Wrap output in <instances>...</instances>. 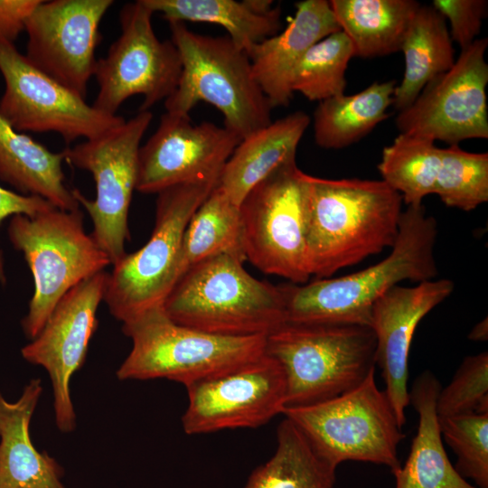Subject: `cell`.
<instances>
[{"instance_id":"obj_37","label":"cell","mask_w":488,"mask_h":488,"mask_svg":"<svg viewBox=\"0 0 488 488\" xmlns=\"http://www.w3.org/2000/svg\"><path fill=\"white\" fill-rule=\"evenodd\" d=\"M54 206L42 197L14 192L0 185V224L10 216L32 217ZM5 265L0 252V282L5 284Z\"/></svg>"},{"instance_id":"obj_33","label":"cell","mask_w":488,"mask_h":488,"mask_svg":"<svg viewBox=\"0 0 488 488\" xmlns=\"http://www.w3.org/2000/svg\"><path fill=\"white\" fill-rule=\"evenodd\" d=\"M434 193L447 207L465 211L488 201V154L470 153L458 145L441 148Z\"/></svg>"},{"instance_id":"obj_30","label":"cell","mask_w":488,"mask_h":488,"mask_svg":"<svg viewBox=\"0 0 488 488\" xmlns=\"http://www.w3.org/2000/svg\"><path fill=\"white\" fill-rule=\"evenodd\" d=\"M277 441L274 455L251 473L243 488H333L336 468L286 418L277 427Z\"/></svg>"},{"instance_id":"obj_15","label":"cell","mask_w":488,"mask_h":488,"mask_svg":"<svg viewBox=\"0 0 488 488\" xmlns=\"http://www.w3.org/2000/svg\"><path fill=\"white\" fill-rule=\"evenodd\" d=\"M185 387L182 425L187 435L258 427L281 414L286 403L283 369L266 353Z\"/></svg>"},{"instance_id":"obj_20","label":"cell","mask_w":488,"mask_h":488,"mask_svg":"<svg viewBox=\"0 0 488 488\" xmlns=\"http://www.w3.org/2000/svg\"><path fill=\"white\" fill-rule=\"evenodd\" d=\"M338 31L329 1L304 0L296 4V14L284 31L250 49L253 76L272 108L288 106L297 63L314 43Z\"/></svg>"},{"instance_id":"obj_5","label":"cell","mask_w":488,"mask_h":488,"mask_svg":"<svg viewBox=\"0 0 488 488\" xmlns=\"http://www.w3.org/2000/svg\"><path fill=\"white\" fill-rule=\"evenodd\" d=\"M171 41L180 54L182 72L164 100L166 112L189 116L203 101L223 116L224 127L241 140L272 122L273 108L256 81L248 53L228 36H207L184 23H169Z\"/></svg>"},{"instance_id":"obj_14","label":"cell","mask_w":488,"mask_h":488,"mask_svg":"<svg viewBox=\"0 0 488 488\" xmlns=\"http://www.w3.org/2000/svg\"><path fill=\"white\" fill-rule=\"evenodd\" d=\"M487 38L476 39L462 50L449 70L427 83L413 103L399 112V131L449 145L487 138Z\"/></svg>"},{"instance_id":"obj_18","label":"cell","mask_w":488,"mask_h":488,"mask_svg":"<svg viewBox=\"0 0 488 488\" xmlns=\"http://www.w3.org/2000/svg\"><path fill=\"white\" fill-rule=\"evenodd\" d=\"M240 141L224 127L211 122L194 125L189 116L165 112L139 148L136 190L157 194L179 184L219 183Z\"/></svg>"},{"instance_id":"obj_22","label":"cell","mask_w":488,"mask_h":488,"mask_svg":"<svg viewBox=\"0 0 488 488\" xmlns=\"http://www.w3.org/2000/svg\"><path fill=\"white\" fill-rule=\"evenodd\" d=\"M309 124L307 114L296 111L243 138L226 162L218 187L240 206L255 186L296 162L298 144Z\"/></svg>"},{"instance_id":"obj_17","label":"cell","mask_w":488,"mask_h":488,"mask_svg":"<svg viewBox=\"0 0 488 488\" xmlns=\"http://www.w3.org/2000/svg\"><path fill=\"white\" fill-rule=\"evenodd\" d=\"M108 275L101 271L67 292L37 336L21 351L25 361L43 367L49 373L55 422L62 433L76 427L70 379L84 364L90 339L98 328L97 311L104 297Z\"/></svg>"},{"instance_id":"obj_12","label":"cell","mask_w":488,"mask_h":488,"mask_svg":"<svg viewBox=\"0 0 488 488\" xmlns=\"http://www.w3.org/2000/svg\"><path fill=\"white\" fill-rule=\"evenodd\" d=\"M153 14L142 0L121 8L120 35L96 64L99 91L92 106L98 110L117 115L127 99L142 95L138 111H149L175 90L182 72L180 54L171 40L156 36Z\"/></svg>"},{"instance_id":"obj_10","label":"cell","mask_w":488,"mask_h":488,"mask_svg":"<svg viewBox=\"0 0 488 488\" xmlns=\"http://www.w3.org/2000/svg\"><path fill=\"white\" fill-rule=\"evenodd\" d=\"M152 119L150 111H138L101 136L62 151L65 162L89 172L93 177V200L78 189H72V193L91 218V235L111 265L127 253L125 243L129 239L128 212L136 186L138 153Z\"/></svg>"},{"instance_id":"obj_29","label":"cell","mask_w":488,"mask_h":488,"mask_svg":"<svg viewBox=\"0 0 488 488\" xmlns=\"http://www.w3.org/2000/svg\"><path fill=\"white\" fill-rule=\"evenodd\" d=\"M222 255L242 262L247 260L240 206L217 185L187 225L182 245L180 275L203 260Z\"/></svg>"},{"instance_id":"obj_19","label":"cell","mask_w":488,"mask_h":488,"mask_svg":"<svg viewBox=\"0 0 488 488\" xmlns=\"http://www.w3.org/2000/svg\"><path fill=\"white\" fill-rule=\"evenodd\" d=\"M453 281L432 279L415 286H396L373 305L370 326L377 343L376 365L381 371L385 392L401 427L409 404L408 354L419 322L454 291Z\"/></svg>"},{"instance_id":"obj_3","label":"cell","mask_w":488,"mask_h":488,"mask_svg":"<svg viewBox=\"0 0 488 488\" xmlns=\"http://www.w3.org/2000/svg\"><path fill=\"white\" fill-rule=\"evenodd\" d=\"M230 256H217L189 268L163 305L176 324L211 334L267 335L286 323L278 286L260 281Z\"/></svg>"},{"instance_id":"obj_1","label":"cell","mask_w":488,"mask_h":488,"mask_svg":"<svg viewBox=\"0 0 488 488\" xmlns=\"http://www.w3.org/2000/svg\"><path fill=\"white\" fill-rule=\"evenodd\" d=\"M437 224L422 204L402 211L391 252L352 274L305 284L279 285L286 323L357 324L370 326L374 304L401 281L434 279Z\"/></svg>"},{"instance_id":"obj_25","label":"cell","mask_w":488,"mask_h":488,"mask_svg":"<svg viewBox=\"0 0 488 488\" xmlns=\"http://www.w3.org/2000/svg\"><path fill=\"white\" fill-rule=\"evenodd\" d=\"M168 23L202 22L223 27L228 37L247 53L278 33L281 9L270 0H142Z\"/></svg>"},{"instance_id":"obj_2","label":"cell","mask_w":488,"mask_h":488,"mask_svg":"<svg viewBox=\"0 0 488 488\" xmlns=\"http://www.w3.org/2000/svg\"><path fill=\"white\" fill-rule=\"evenodd\" d=\"M306 267L310 277L336 271L391 248L402 197L382 180L308 176Z\"/></svg>"},{"instance_id":"obj_21","label":"cell","mask_w":488,"mask_h":488,"mask_svg":"<svg viewBox=\"0 0 488 488\" xmlns=\"http://www.w3.org/2000/svg\"><path fill=\"white\" fill-rule=\"evenodd\" d=\"M42 392V380L33 379L15 402L0 392V488H65L62 468L30 437L32 417Z\"/></svg>"},{"instance_id":"obj_32","label":"cell","mask_w":488,"mask_h":488,"mask_svg":"<svg viewBox=\"0 0 488 488\" xmlns=\"http://www.w3.org/2000/svg\"><path fill=\"white\" fill-rule=\"evenodd\" d=\"M354 57L346 34L338 31L314 43L297 63L291 80L293 92L323 101L344 94L345 71Z\"/></svg>"},{"instance_id":"obj_34","label":"cell","mask_w":488,"mask_h":488,"mask_svg":"<svg viewBox=\"0 0 488 488\" xmlns=\"http://www.w3.org/2000/svg\"><path fill=\"white\" fill-rule=\"evenodd\" d=\"M438 423L457 457L455 470L477 488H488V413L438 417Z\"/></svg>"},{"instance_id":"obj_7","label":"cell","mask_w":488,"mask_h":488,"mask_svg":"<svg viewBox=\"0 0 488 488\" xmlns=\"http://www.w3.org/2000/svg\"><path fill=\"white\" fill-rule=\"evenodd\" d=\"M132 349L119 380L167 379L184 386L225 372L265 353L266 335L230 337L171 320L162 307L123 324Z\"/></svg>"},{"instance_id":"obj_23","label":"cell","mask_w":488,"mask_h":488,"mask_svg":"<svg viewBox=\"0 0 488 488\" xmlns=\"http://www.w3.org/2000/svg\"><path fill=\"white\" fill-rule=\"evenodd\" d=\"M441 389L436 377L426 371L408 390L409 404L418 415V427L404 466L391 471L395 488H477L455 470L443 446L436 412Z\"/></svg>"},{"instance_id":"obj_27","label":"cell","mask_w":488,"mask_h":488,"mask_svg":"<svg viewBox=\"0 0 488 488\" xmlns=\"http://www.w3.org/2000/svg\"><path fill=\"white\" fill-rule=\"evenodd\" d=\"M400 51L405 70L393 93V106L399 111L410 106L427 83L449 70L455 61L446 21L432 5L419 6Z\"/></svg>"},{"instance_id":"obj_4","label":"cell","mask_w":488,"mask_h":488,"mask_svg":"<svg viewBox=\"0 0 488 488\" xmlns=\"http://www.w3.org/2000/svg\"><path fill=\"white\" fill-rule=\"evenodd\" d=\"M377 343L369 325L284 323L266 335L265 353L282 367L285 408L319 403L361 382L376 368Z\"/></svg>"},{"instance_id":"obj_35","label":"cell","mask_w":488,"mask_h":488,"mask_svg":"<svg viewBox=\"0 0 488 488\" xmlns=\"http://www.w3.org/2000/svg\"><path fill=\"white\" fill-rule=\"evenodd\" d=\"M438 417L488 413V353L465 357L436 400Z\"/></svg>"},{"instance_id":"obj_8","label":"cell","mask_w":488,"mask_h":488,"mask_svg":"<svg viewBox=\"0 0 488 488\" xmlns=\"http://www.w3.org/2000/svg\"><path fill=\"white\" fill-rule=\"evenodd\" d=\"M218 183H184L157 193L155 222L148 241L116 262L103 300L123 324L162 307L181 277L187 225Z\"/></svg>"},{"instance_id":"obj_13","label":"cell","mask_w":488,"mask_h":488,"mask_svg":"<svg viewBox=\"0 0 488 488\" xmlns=\"http://www.w3.org/2000/svg\"><path fill=\"white\" fill-rule=\"evenodd\" d=\"M0 72L5 90L0 113L17 131L55 133L66 144L96 138L126 119L105 114L85 99L34 67L0 38Z\"/></svg>"},{"instance_id":"obj_38","label":"cell","mask_w":488,"mask_h":488,"mask_svg":"<svg viewBox=\"0 0 488 488\" xmlns=\"http://www.w3.org/2000/svg\"><path fill=\"white\" fill-rule=\"evenodd\" d=\"M42 0H0V38L14 42Z\"/></svg>"},{"instance_id":"obj_24","label":"cell","mask_w":488,"mask_h":488,"mask_svg":"<svg viewBox=\"0 0 488 488\" xmlns=\"http://www.w3.org/2000/svg\"><path fill=\"white\" fill-rule=\"evenodd\" d=\"M63 152L54 153L15 130L0 113V180L19 193L43 198L63 211L80 204L65 184Z\"/></svg>"},{"instance_id":"obj_6","label":"cell","mask_w":488,"mask_h":488,"mask_svg":"<svg viewBox=\"0 0 488 488\" xmlns=\"http://www.w3.org/2000/svg\"><path fill=\"white\" fill-rule=\"evenodd\" d=\"M8 237L23 254L33 278L34 291L22 327L34 339L60 299L83 280L104 271L111 262L84 228L78 209L52 207L32 217L15 215Z\"/></svg>"},{"instance_id":"obj_31","label":"cell","mask_w":488,"mask_h":488,"mask_svg":"<svg viewBox=\"0 0 488 488\" xmlns=\"http://www.w3.org/2000/svg\"><path fill=\"white\" fill-rule=\"evenodd\" d=\"M440 160L441 148L434 141L399 133L383 148L378 170L407 206L419 205L434 193Z\"/></svg>"},{"instance_id":"obj_9","label":"cell","mask_w":488,"mask_h":488,"mask_svg":"<svg viewBox=\"0 0 488 488\" xmlns=\"http://www.w3.org/2000/svg\"><path fill=\"white\" fill-rule=\"evenodd\" d=\"M304 434L317 455L332 466L345 461L401 465L398 447L405 437L375 369L358 386L309 406L284 408L282 413Z\"/></svg>"},{"instance_id":"obj_16","label":"cell","mask_w":488,"mask_h":488,"mask_svg":"<svg viewBox=\"0 0 488 488\" xmlns=\"http://www.w3.org/2000/svg\"><path fill=\"white\" fill-rule=\"evenodd\" d=\"M113 4L112 0H42L25 24V57L85 99L98 61L99 24Z\"/></svg>"},{"instance_id":"obj_11","label":"cell","mask_w":488,"mask_h":488,"mask_svg":"<svg viewBox=\"0 0 488 488\" xmlns=\"http://www.w3.org/2000/svg\"><path fill=\"white\" fill-rule=\"evenodd\" d=\"M309 174L296 162L276 170L240 204L247 260L267 275L305 284Z\"/></svg>"},{"instance_id":"obj_26","label":"cell","mask_w":488,"mask_h":488,"mask_svg":"<svg viewBox=\"0 0 488 488\" xmlns=\"http://www.w3.org/2000/svg\"><path fill=\"white\" fill-rule=\"evenodd\" d=\"M334 17L354 56L373 58L400 51L406 32L421 5L414 0H332Z\"/></svg>"},{"instance_id":"obj_39","label":"cell","mask_w":488,"mask_h":488,"mask_svg":"<svg viewBox=\"0 0 488 488\" xmlns=\"http://www.w3.org/2000/svg\"><path fill=\"white\" fill-rule=\"evenodd\" d=\"M488 337L487 318L476 324L470 332L468 338L473 341H486Z\"/></svg>"},{"instance_id":"obj_36","label":"cell","mask_w":488,"mask_h":488,"mask_svg":"<svg viewBox=\"0 0 488 488\" xmlns=\"http://www.w3.org/2000/svg\"><path fill=\"white\" fill-rule=\"evenodd\" d=\"M432 6L449 22L451 40L461 51L476 40L487 12V1L434 0Z\"/></svg>"},{"instance_id":"obj_28","label":"cell","mask_w":488,"mask_h":488,"mask_svg":"<svg viewBox=\"0 0 488 488\" xmlns=\"http://www.w3.org/2000/svg\"><path fill=\"white\" fill-rule=\"evenodd\" d=\"M395 88V80L373 82L356 94L320 101L314 113L315 143L341 149L365 136L388 117Z\"/></svg>"}]
</instances>
